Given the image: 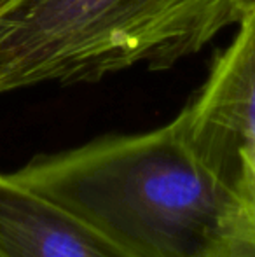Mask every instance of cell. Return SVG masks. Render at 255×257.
Returning a JSON list of instances; mask_svg holds the SVG:
<instances>
[{"label": "cell", "mask_w": 255, "mask_h": 257, "mask_svg": "<svg viewBox=\"0 0 255 257\" xmlns=\"http://www.w3.org/2000/svg\"><path fill=\"white\" fill-rule=\"evenodd\" d=\"M9 175L138 257H203L236 206L234 184L196 154L180 115L37 156Z\"/></svg>", "instance_id": "1"}, {"label": "cell", "mask_w": 255, "mask_h": 257, "mask_svg": "<svg viewBox=\"0 0 255 257\" xmlns=\"http://www.w3.org/2000/svg\"><path fill=\"white\" fill-rule=\"evenodd\" d=\"M245 0H2L0 95L166 70L245 16Z\"/></svg>", "instance_id": "2"}, {"label": "cell", "mask_w": 255, "mask_h": 257, "mask_svg": "<svg viewBox=\"0 0 255 257\" xmlns=\"http://www.w3.org/2000/svg\"><path fill=\"white\" fill-rule=\"evenodd\" d=\"M178 115L196 154L234 184L241 159L255 156V9L239 20L229 48Z\"/></svg>", "instance_id": "3"}, {"label": "cell", "mask_w": 255, "mask_h": 257, "mask_svg": "<svg viewBox=\"0 0 255 257\" xmlns=\"http://www.w3.org/2000/svg\"><path fill=\"white\" fill-rule=\"evenodd\" d=\"M0 257H138L63 206L0 173Z\"/></svg>", "instance_id": "4"}, {"label": "cell", "mask_w": 255, "mask_h": 257, "mask_svg": "<svg viewBox=\"0 0 255 257\" xmlns=\"http://www.w3.org/2000/svg\"><path fill=\"white\" fill-rule=\"evenodd\" d=\"M203 257H255V231L245 226L232 210Z\"/></svg>", "instance_id": "5"}, {"label": "cell", "mask_w": 255, "mask_h": 257, "mask_svg": "<svg viewBox=\"0 0 255 257\" xmlns=\"http://www.w3.org/2000/svg\"><path fill=\"white\" fill-rule=\"evenodd\" d=\"M234 215L255 231V156L241 159L238 179L234 182Z\"/></svg>", "instance_id": "6"}, {"label": "cell", "mask_w": 255, "mask_h": 257, "mask_svg": "<svg viewBox=\"0 0 255 257\" xmlns=\"http://www.w3.org/2000/svg\"><path fill=\"white\" fill-rule=\"evenodd\" d=\"M245 6H246V11L255 9V0H245Z\"/></svg>", "instance_id": "7"}, {"label": "cell", "mask_w": 255, "mask_h": 257, "mask_svg": "<svg viewBox=\"0 0 255 257\" xmlns=\"http://www.w3.org/2000/svg\"><path fill=\"white\" fill-rule=\"evenodd\" d=\"M0 2H2V0H0Z\"/></svg>", "instance_id": "8"}]
</instances>
